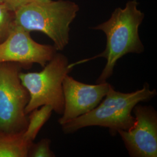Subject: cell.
<instances>
[{
  "mask_svg": "<svg viewBox=\"0 0 157 157\" xmlns=\"http://www.w3.org/2000/svg\"><path fill=\"white\" fill-rule=\"evenodd\" d=\"M51 140L44 139L36 144L33 143L29 149L28 157H54L55 154L50 149Z\"/></svg>",
  "mask_w": 157,
  "mask_h": 157,
  "instance_id": "7c38bea8",
  "label": "cell"
},
{
  "mask_svg": "<svg viewBox=\"0 0 157 157\" xmlns=\"http://www.w3.org/2000/svg\"><path fill=\"white\" fill-rule=\"evenodd\" d=\"M109 86L107 82L86 84L67 75L62 83L64 109L58 123L62 125L94 109L107 94Z\"/></svg>",
  "mask_w": 157,
  "mask_h": 157,
  "instance_id": "ba28073f",
  "label": "cell"
},
{
  "mask_svg": "<svg viewBox=\"0 0 157 157\" xmlns=\"http://www.w3.org/2000/svg\"><path fill=\"white\" fill-rule=\"evenodd\" d=\"M0 2H3V0H0Z\"/></svg>",
  "mask_w": 157,
  "mask_h": 157,
  "instance_id": "5bb4252c",
  "label": "cell"
},
{
  "mask_svg": "<svg viewBox=\"0 0 157 157\" xmlns=\"http://www.w3.org/2000/svg\"><path fill=\"white\" fill-rule=\"evenodd\" d=\"M134 125L119 130L130 157H157V113L153 107L137 104L133 109Z\"/></svg>",
  "mask_w": 157,
  "mask_h": 157,
  "instance_id": "52a82bcc",
  "label": "cell"
},
{
  "mask_svg": "<svg viewBox=\"0 0 157 157\" xmlns=\"http://www.w3.org/2000/svg\"><path fill=\"white\" fill-rule=\"evenodd\" d=\"M51 0H3V3L12 11H17L21 6L34 2H48Z\"/></svg>",
  "mask_w": 157,
  "mask_h": 157,
  "instance_id": "4fadbf2b",
  "label": "cell"
},
{
  "mask_svg": "<svg viewBox=\"0 0 157 157\" xmlns=\"http://www.w3.org/2000/svg\"><path fill=\"white\" fill-rule=\"evenodd\" d=\"M15 25V12L0 2V44L8 37Z\"/></svg>",
  "mask_w": 157,
  "mask_h": 157,
  "instance_id": "8fae6325",
  "label": "cell"
},
{
  "mask_svg": "<svg viewBox=\"0 0 157 157\" xmlns=\"http://www.w3.org/2000/svg\"><path fill=\"white\" fill-rule=\"evenodd\" d=\"M52 111L51 106L45 105L34 109L29 113L28 126L23 133L25 140L29 144H32L40 129L50 118Z\"/></svg>",
  "mask_w": 157,
  "mask_h": 157,
  "instance_id": "30bf717a",
  "label": "cell"
},
{
  "mask_svg": "<svg viewBox=\"0 0 157 157\" xmlns=\"http://www.w3.org/2000/svg\"><path fill=\"white\" fill-rule=\"evenodd\" d=\"M157 94L145 83L143 88L132 93H124L115 90L110 84L105 98L90 112L61 125L65 133H72L89 126H98L108 128L112 135L119 130H126L135 124L132 115L134 107L141 102L150 100Z\"/></svg>",
  "mask_w": 157,
  "mask_h": 157,
  "instance_id": "7a4b0ae2",
  "label": "cell"
},
{
  "mask_svg": "<svg viewBox=\"0 0 157 157\" xmlns=\"http://www.w3.org/2000/svg\"><path fill=\"white\" fill-rule=\"evenodd\" d=\"M23 133H10L0 129V157H28L31 145L25 140Z\"/></svg>",
  "mask_w": 157,
  "mask_h": 157,
  "instance_id": "9c48e42d",
  "label": "cell"
},
{
  "mask_svg": "<svg viewBox=\"0 0 157 157\" xmlns=\"http://www.w3.org/2000/svg\"><path fill=\"white\" fill-rule=\"evenodd\" d=\"M22 69L17 63H0V129L10 133L24 132L28 123L29 94L19 78Z\"/></svg>",
  "mask_w": 157,
  "mask_h": 157,
  "instance_id": "5b68a950",
  "label": "cell"
},
{
  "mask_svg": "<svg viewBox=\"0 0 157 157\" xmlns=\"http://www.w3.org/2000/svg\"><path fill=\"white\" fill-rule=\"evenodd\" d=\"M72 69L67 57L56 52L41 71L28 73L21 71L19 78L29 94L26 114L45 105L51 106L56 113L62 114L65 104L63 80Z\"/></svg>",
  "mask_w": 157,
  "mask_h": 157,
  "instance_id": "277c9868",
  "label": "cell"
},
{
  "mask_svg": "<svg viewBox=\"0 0 157 157\" xmlns=\"http://www.w3.org/2000/svg\"><path fill=\"white\" fill-rule=\"evenodd\" d=\"M138 5L136 0L129 1L124 8H116L108 21L93 28L105 34V50L95 56L74 62L71 65L73 67L97 58H105V67L96 81L97 83H102L112 76L115 64L120 58L129 53H142L144 47L139 37V28L144 19V13L137 8Z\"/></svg>",
  "mask_w": 157,
  "mask_h": 157,
  "instance_id": "6da1fadb",
  "label": "cell"
},
{
  "mask_svg": "<svg viewBox=\"0 0 157 157\" xmlns=\"http://www.w3.org/2000/svg\"><path fill=\"white\" fill-rule=\"evenodd\" d=\"M56 52L54 45L37 43L30 32L15 24L8 37L0 44V63H17L25 69L37 63L43 67Z\"/></svg>",
  "mask_w": 157,
  "mask_h": 157,
  "instance_id": "8992f818",
  "label": "cell"
},
{
  "mask_svg": "<svg viewBox=\"0 0 157 157\" xmlns=\"http://www.w3.org/2000/svg\"><path fill=\"white\" fill-rule=\"evenodd\" d=\"M79 11L78 5L69 0L34 2L15 11V24L31 32L46 34L57 51H62L69 41L70 25Z\"/></svg>",
  "mask_w": 157,
  "mask_h": 157,
  "instance_id": "3957f363",
  "label": "cell"
}]
</instances>
